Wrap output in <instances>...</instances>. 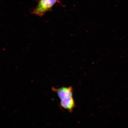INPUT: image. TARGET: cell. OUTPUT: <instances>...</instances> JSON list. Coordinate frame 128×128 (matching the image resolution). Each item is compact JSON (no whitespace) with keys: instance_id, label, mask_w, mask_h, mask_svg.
Returning a JSON list of instances; mask_svg holds the SVG:
<instances>
[{"instance_id":"obj_1","label":"cell","mask_w":128,"mask_h":128,"mask_svg":"<svg viewBox=\"0 0 128 128\" xmlns=\"http://www.w3.org/2000/svg\"><path fill=\"white\" fill-rule=\"evenodd\" d=\"M57 0H40L37 6L34 9L32 14L42 16L46 12L50 10Z\"/></svg>"},{"instance_id":"obj_2","label":"cell","mask_w":128,"mask_h":128,"mask_svg":"<svg viewBox=\"0 0 128 128\" xmlns=\"http://www.w3.org/2000/svg\"><path fill=\"white\" fill-rule=\"evenodd\" d=\"M52 90L57 94L60 100L66 98L73 97V90L72 87L71 86L63 87L58 89L52 88Z\"/></svg>"},{"instance_id":"obj_3","label":"cell","mask_w":128,"mask_h":128,"mask_svg":"<svg viewBox=\"0 0 128 128\" xmlns=\"http://www.w3.org/2000/svg\"><path fill=\"white\" fill-rule=\"evenodd\" d=\"M60 106L62 108L71 113L76 108V104L73 97H70L60 100Z\"/></svg>"}]
</instances>
